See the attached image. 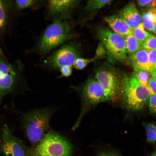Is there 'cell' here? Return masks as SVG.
<instances>
[{
	"label": "cell",
	"instance_id": "cell-1",
	"mask_svg": "<svg viewBox=\"0 0 156 156\" xmlns=\"http://www.w3.org/2000/svg\"><path fill=\"white\" fill-rule=\"evenodd\" d=\"M24 66L20 60L9 62L0 53V105L6 95L21 94L28 90L23 76Z\"/></svg>",
	"mask_w": 156,
	"mask_h": 156
},
{
	"label": "cell",
	"instance_id": "cell-2",
	"mask_svg": "<svg viewBox=\"0 0 156 156\" xmlns=\"http://www.w3.org/2000/svg\"><path fill=\"white\" fill-rule=\"evenodd\" d=\"M126 74H123L110 64L105 63L96 70L94 77L103 88L107 101H122Z\"/></svg>",
	"mask_w": 156,
	"mask_h": 156
},
{
	"label": "cell",
	"instance_id": "cell-3",
	"mask_svg": "<svg viewBox=\"0 0 156 156\" xmlns=\"http://www.w3.org/2000/svg\"><path fill=\"white\" fill-rule=\"evenodd\" d=\"M74 151L71 143L64 136L49 130L39 143L26 147L27 156H71Z\"/></svg>",
	"mask_w": 156,
	"mask_h": 156
},
{
	"label": "cell",
	"instance_id": "cell-4",
	"mask_svg": "<svg viewBox=\"0 0 156 156\" xmlns=\"http://www.w3.org/2000/svg\"><path fill=\"white\" fill-rule=\"evenodd\" d=\"M54 112L44 108L22 114L23 125L25 133L31 144H37L49 130V121Z\"/></svg>",
	"mask_w": 156,
	"mask_h": 156
},
{
	"label": "cell",
	"instance_id": "cell-5",
	"mask_svg": "<svg viewBox=\"0 0 156 156\" xmlns=\"http://www.w3.org/2000/svg\"><path fill=\"white\" fill-rule=\"evenodd\" d=\"M68 22L55 21L45 30L39 41L37 48L39 52L44 55L65 42L75 37Z\"/></svg>",
	"mask_w": 156,
	"mask_h": 156
},
{
	"label": "cell",
	"instance_id": "cell-6",
	"mask_svg": "<svg viewBox=\"0 0 156 156\" xmlns=\"http://www.w3.org/2000/svg\"><path fill=\"white\" fill-rule=\"evenodd\" d=\"M74 88L80 91L82 105L80 115L73 127V130L79 126L83 117L90 107L107 101L103 88L94 77L88 78L81 87H75Z\"/></svg>",
	"mask_w": 156,
	"mask_h": 156
},
{
	"label": "cell",
	"instance_id": "cell-7",
	"mask_svg": "<svg viewBox=\"0 0 156 156\" xmlns=\"http://www.w3.org/2000/svg\"><path fill=\"white\" fill-rule=\"evenodd\" d=\"M97 34L106 49L111 63H123L127 60L124 37L107 27L99 28Z\"/></svg>",
	"mask_w": 156,
	"mask_h": 156
},
{
	"label": "cell",
	"instance_id": "cell-8",
	"mask_svg": "<svg viewBox=\"0 0 156 156\" xmlns=\"http://www.w3.org/2000/svg\"><path fill=\"white\" fill-rule=\"evenodd\" d=\"M150 95L146 87L140 84L131 74H126L122 101L127 110L135 112L141 110L148 101Z\"/></svg>",
	"mask_w": 156,
	"mask_h": 156
},
{
	"label": "cell",
	"instance_id": "cell-9",
	"mask_svg": "<svg viewBox=\"0 0 156 156\" xmlns=\"http://www.w3.org/2000/svg\"><path fill=\"white\" fill-rule=\"evenodd\" d=\"M80 49L77 44L72 42L61 47L45 61L48 68L53 70L59 69L64 66H73L76 60L80 57Z\"/></svg>",
	"mask_w": 156,
	"mask_h": 156
},
{
	"label": "cell",
	"instance_id": "cell-10",
	"mask_svg": "<svg viewBox=\"0 0 156 156\" xmlns=\"http://www.w3.org/2000/svg\"><path fill=\"white\" fill-rule=\"evenodd\" d=\"M0 153L5 156H27L26 146L6 125L2 129Z\"/></svg>",
	"mask_w": 156,
	"mask_h": 156
},
{
	"label": "cell",
	"instance_id": "cell-11",
	"mask_svg": "<svg viewBox=\"0 0 156 156\" xmlns=\"http://www.w3.org/2000/svg\"><path fill=\"white\" fill-rule=\"evenodd\" d=\"M79 3L76 0H51L48 1L47 10L55 21H62L70 17Z\"/></svg>",
	"mask_w": 156,
	"mask_h": 156
},
{
	"label": "cell",
	"instance_id": "cell-12",
	"mask_svg": "<svg viewBox=\"0 0 156 156\" xmlns=\"http://www.w3.org/2000/svg\"><path fill=\"white\" fill-rule=\"evenodd\" d=\"M127 60L134 69L142 70L149 73L155 69L149 62L147 51L143 49L129 54Z\"/></svg>",
	"mask_w": 156,
	"mask_h": 156
},
{
	"label": "cell",
	"instance_id": "cell-13",
	"mask_svg": "<svg viewBox=\"0 0 156 156\" xmlns=\"http://www.w3.org/2000/svg\"><path fill=\"white\" fill-rule=\"evenodd\" d=\"M104 20L113 31L123 37L132 34V29L119 14L107 16Z\"/></svg>",
	"mask_w": 156,
	"mask_h": 156
},
{
	"label": "cell",
	"instance_id": "cell-14",
	"mask_svg": "<svg viewBox=\"0 0 156 156\" xmlns=\"http://www.w3.org/2000/svg\"><path fill=\"white\" fill-rule=\"evenodd\" d=\"M119 14L132 29L141 23L140 16L134 3L126 5L121 10Z\"/></svg>",
	"mask_w": 156,
	"mask_h": 156
},
{
	"label": "cell",
	"instance_id": "cell-15",
	"mask_svg": "<svg viewBox=\"0 0 156 156\" xmlns=\"http://www.w3.org/2000/svg\"><path fill=\"white\" fill-rule=\"evenodd\" d=\"M91 146L95 156H123L117 149L108 144L95 143Z\"/></svg>",
	"mask_w": 156,
	"mask_h": 156
},
{
	"label": "cell",
	"instance_id": "cell-16",
	"mask_svg": "<svg viewBox=\"0 0 156 156\" xmlns=\"http://www.w3.org/2000/svg\"><path fill=\"white\" fill-rule=\"evenodd\" d=\"M156 8H150L144 12L141 17L142 23L145 29L153 31L155 18Z\"/></svg>",
	"mask_w": 156,
	"mask_h": 156
},
{
	"label": "cell",
	"instance_id": "cell-17",
	"mask_svg": "<svg viewBox=\"0 0 156 156\" xmlns=\"http://www.w3.org/2000/svg\"><path fill=\"white\" fill-rule=\"evenodd\" d=\"M124 38L127 53L129 54H131L142 49V45L132 34L127 36Z\"/></svg>",
	"mask_w": 156,
	"mask_h": 156
},
{
	"label": "cell",
	"instance_id": "cell-18",
	"mask_svg": "<svg viewBox=\"0 0 156 156\" xmlns=\"http://www.w3.org/2000/svg\"><path fill=\"white\" fill-rule=\"evenodd\" d=\"M146 133V141L150 144L156 143V122H143Z\"/></svg>",
	"mask_w": 156,
	"mask_h": 156
},
{
	"label": "cell",
	"instance_id": "cell-19",
	"mask_svg": "<svg viewBox=\"0 0 156 156\" xmlns=\"http://www.w3.org/2000/svg\"><path fill=\"white\" fill-rule=\"evenodd\" d=\"M132 34L141 45L150 34L145 30L141 22L132 29Z\"/></svg>",
	"mask_w": 156,
	"mask_h": 156
},
{
	"label": "cell",
	"instance_id": "cell-20",
	"mask_svg": "<svg viewBox=\"0 0 156 156\" xmlns=\"http://www.w3.org/2000/svg\"><path fill=\"white\" fill-rule=\"evenodd\" d=\"M131 74L140 84L146 87L151 77L149 72L142 70L134 69Z\"/></svg>",
	"mask_w": 156,
	"mask_h": 156
},
{
	"label": "cell",
	"instance_id": "cell-21",
	"mask_svg": "<svg viewBox=\"0 0 156 156\" xmlns=\"http://www.w3.org/2000/svg\"><path fill=\"white\" fill-rule=\"evenodd\" d=\"M112 0H90L87 2L85 9L88 12L97 11L107 5L110 4Z\"/></svg>",
	"mask_w": 156,
	"mask_h": 156
},
{
	"label": "cell",
	"instance_id": "cell-22",
	"mask_svg": "<svg viewBox=\"0 0 156 156\" xmlns=\"http://www.w3.org/2000/svg\"><path fill=\"white\" fill-rule=\"evenodd\" d=\"M5 1L0 0V33L5 28L8 14L7 7Z\"/></svg>",
	"mask_w": 156,
	"mask_h": 156
},
{
	"label": "cell",
	"instance_id": "cell-23",
	"mask_svg": "<svg viewBox=\"0 0 156 156\" xmlns=\"http://www.w3.org/2000/svg\"><path fill=\"white\" fill-rule=\"evenodd\" d=\"M96 60L93 57L90 59H86L80 57L76 60L73 66L76 69L81 70L84 69L90 62Z\"/></svg>",
	"mask_w": 156,
	"mask_h": 156
},
{
	"label": "cell",
	"instance_id": "cell-24",
	"mask_svg": "<svg viewBox=\"0 0 156 156\" xmlns=\"http://www.w3.org/2000/svg\"><path fill=\"white\" fill-rule=\"evenodd\" d=\"M142 47L146 50H156V36L149 34L142 44Z\"/></svg>",
	"mask_w": 156,
	"mask_h": 156
},
{
	"label": "cell",
	"instance_id": "cell-25",
	"mask_svg": "<svg viewBox=\"0 0 156 156\" xmlns=\"http://www.w3.org/2000/svg\"><path fill=\"white\" fill-rule=\"evenodd\" d=\"M15 3L18 10H22L33 7L37 3L34 0H16Z\"/></svg>",
	"mask_w": 156,
	"mask_h": 156
},
{
	"label": "cell",
	"instance_id": "cell-26",
	"mask_svg": "<svg viewBox=\"0 0 156 156\" xmlns=\"http://www.w3.org/2000/svg\"><path fill=\"white\" fill-rule=\"evenodd\" d=\"M137 2L141 7L156 9V0H138Z\"/></svg>",
	"mask_w": 156,
	"mask_h": 156
},
{
	"label": "cell",
	"instance_id": "cell-27",
	"mask_svg": "<svg viewBox=\"0 0 156 156\" xmlns=\"http://www.w3.org/2000/svg\"><path fill=\"white\" fill-rule=\"evenodd\" d=\"M148 100L150 112L153 114H156V94L150 95Z\"/></svg>",
	"mask_w": 156,
	"mask_h": 156
},
{
	"label": "cell",
	"instance_id": "cell-28",
	"mask_svg": "<svg viewBox=\"0 0 156 156\" xmlns=\"http://www.w3.org/2000/svg\"><path fill=\"white\" fill-rule=\"evenodd\" d=\"M61 75L60 77H68L70 76L72 74L73 69L72 66H64L60 68Z\"/></svg>",
	"mask_w": 156,
	"mask_h": 156
},
{
	"label": "cell",
	"instance_id": "cell-29",
	"mask_svg": "<svg viewBox=\"0 0 156 156\" xmlns=\"http://www.w3.org/2000/svg\"><path fill=\"white\" fill-rule=\"evenodd\" d=\"M150 95L156 94V82L151 77L146 86Z\"/></svg>",
	"mask_w": 156,
	"mask_h": 156
},
{
	"label": "cell",
	"instance_id": "cell-30",
	"mask_svg": "<svg viewBox=\"0 0 156 156\" xmlns=\"http://www.w3.org/2000/svg\"><path fill=\"white\" fill-rule=\"evenodd\" d=\"M101 44L97 48L96 53L94 56L96 60L104 57L106 54V52H107L104 45L102 44Z\"/></svg>",
	"mask_w": 156,
	"mask_h": 156
},
{
	"label": "cell",
	"instance_id": "cell-31",
	"mask_svg": "<svg viewBox=\"0 0 156 156\" xmlns=\"http://www.w3.org/2000/svg\"><path fill=\"white\" fill-rule=\"evenodd\" d=\"M149 62L155 69L156 67V50H147Z\"/></svg>",
	"mask_w": 156,
	"mask_h": 156
},
{
	"label": "cell",
	"instance_id": "cell-32",
	"mask_svg": "<svg viewBox=\"0 0 156 156\" xmlns=\"http://www.w3.org/2000/svg\"><path fill=\"white\" fill-rule=\"evenodd\" d=\"M151 77L156 82V69H155L153 71L149 73Z\"/></svg>",
	"mask_w": 156,
	"mask_h": 156
},
{
	"label": "cell",
	"instance_id": "cell-33",
	"mask_svg": "<svg viewBox=\"0 0 156 156\" xmlns=\"http://www.w3.org/2000/svg\"><path fill=\"white\" fill-rule=\"evenodd\" d=\"M153 31L156 34V9H155V18L153 28Z\"/></svg>",
	"mask_w": 156,
	"mask_h": 156
},
{
	"label": "cell",
	"instance_id": "cell-34",
	"mask_svg": "<svg viewBox=\"0 0 156 156\" xmlns=\"http://www.w3.org/2000/svg\"><path fill=\"white\" fill-rule=\"evenodd\" d=\"M150 156H156V149L152 153Z\"/></svg>",
	"mask_w": 156,
	"mask_h": 156
},
{
	"label": "cell",
	"instance_id": "cell-35",
	"mask_svg": "<svg viewBox=\"0 0 156 156\" xmlns=\"http://www.w3.org/2000/svg\"><path fill=\"white\" fill-rule=\"evenodd\" d=\"M0 53H3L1 48H0Z\"/></svg>",
	"mask_w": 156,
	"mask_h": 156
},
{
	"label": "cell",
	"instance_id": "cell-36",
	"mask_svg": "<svg viewBox=\"0 0 156 156\" xmlns=\"http://www.w3.org/2000/svg\"><path fill=\"white\" fill-rule=\"evenodd\" d=\"M155 69H156V67H155Z\"/></svg>",
	"mask_w": 156,
	"mask_h": 156
}]
</instances>
